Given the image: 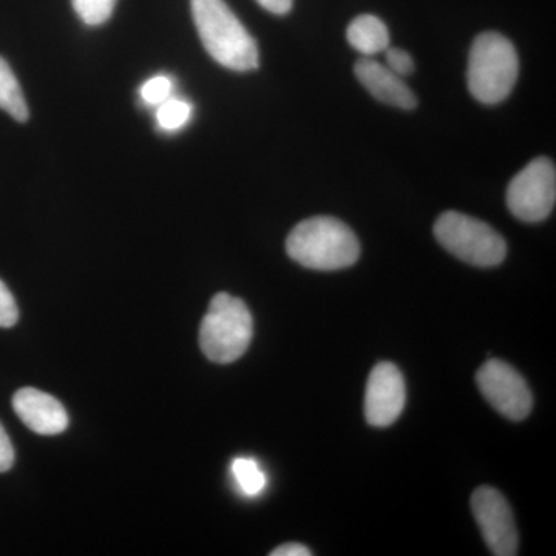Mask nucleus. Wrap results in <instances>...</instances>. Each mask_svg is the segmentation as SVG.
Instances as JSON below:
<instances>
[{
  "mask_svg": "<svg viewBox=\"0 0 556 556\" xmlns=\"http://www.w3.org/2000/svg\"><path fill=\"white\" fill-rule=\"evenodd\" d=\"M477 382L482 396L500 415L522 420L533 408V396L525 378L506 362L492 358L479 368Z\"/></svg>",
  "mask_w": 556,
  "mask_h": 556,
  "instance_id": "0eeeda50",
  "label": "nucleus"
},
{
  "mask_svg": "<svg viewBox=\"0 0 556 556\" xmlns=\"http://www.w3.org/2000/svg\"><path fill=\"white\" fill-rule=\"evenodd\" d=\"M289 257L316 270L353 266L361 257V243L345 223L332 217H313L299 223L287 240Z\"/></svg>",
  "mask_w": 556,
  "mask_h": 556,
  "instance_id": "f03ea898",
  "label": "nucleus"
},
{
  "mask_svg": "<svg viewBox=\"0 0 556 556\" xmlns=\"http://www.w3.org/2000/svg\"><path fill=\"white\" fill-rule=\"evenodd\" d=\"M192 116V105L189 102L177 100V98H169L161 102L156 119H159L160 127L164 130H178L189 123Z\"/></svg>",
  "mask_w": 556,
  "mask_h": 556,
  "instance_id": "2eb2a0df",
  "label": "nucleus"
},
{
  "mask_svg": "<svg viewBox=\"0 0 556 556\" xmlns=\"http://www.w3.org/2000/svg\"><path fill=\"white\" fill-rule=\"evenodd\" d=\"M555 201L556 170L548 159L530 161L508 185V211L521 222H543L554 211Z\"/></svg>",
  "mask_w": 556,
  "mask_h": 556,
  "instance_id": "423d86ee",
  "label": "nucleus"
},
{
  "mask_svg": "<svg viewBox=\"0 0 556 556\" xmlns=\"http://www.w3.org/2000/svg\"><path fill=\"white\" fill-rule=\"evenodd\" d=\"M13 408L25 427L42 437H54L67 430L68 415L64 405L36 388H21L13 396Z\"/></svg>",
  "mask_w": 556,
  "mask_h": 556,
  "instance_id": "9d476101",
  "label": "nucleus"
},
{
  "mask_svg": "<svg viewBox=\"0 0 556 556\" xmlns=\"http://www.w3.org/2000/svg\"><path fill=\"white\" fill-rule=\"evenodd\" d=\"M20 320V309L9 287L0 280V328H11Z\"/></svg>",
  "mask_w": 556,
  "mask_h": 556,
  "instance_id": "a211bd4d",
  "label": "nucleus"
},
{
  "mask_svg": "<svg viewBox=\"0 0 556 556\" xmlns=\"http://www.w3.org/2000/svg\"><path fill=\"white\" fill-rule=\"evenodd\" d=\"M387 64L391 72L397 76H408L415 72V61L407 51L401 49H387Z\"/></svg>",
  "mask_w": 556,
  "mask_h": 556,
  "instance_id": "6ab92c4d",
  "label": "nucleus"
},
{
  "mask_svg": "<svg viewBox=\"0 0 556 556\" xmlns=\"http://www.w3.org/2000/svg\"><path fill=\"white\" fill-rule=\"evenodd\" d=\"M0 109L5 110L11 118L20 123H25L30 116L20 83L13 70L2 58H0Z\"/></svg>",
  "mask_w": 556,
  "mask_h": 556,
  "instance_id": "ddd939ff",
  "label": "nucleus"
},
{
  "mask_svg": "<svg viewBox=\"0 0 556 556\" xmlns=\"http://www.w3.org/2000/svg\"><path fill=\"white\" fill-rule=\"evenodd\" d=\"M254 336V320L247 303L219 292L200 327V348L214 364L228 365L247 353Z\"/></svg>",
  "mask_w": 556,
  "mask_h": 556,
  "instance_id": "20e7f679",
  "label": "nucleus"
},
{
  "mask_svg": "<svg viewBox=\"0 0 556 556\" xmlns=\"http://www.w3.org/2000/svg\"><path fill=\"white\" fill-rule=\"evenodd\" d=\"M518 73L517 50L506 36L486 31L475 39L467 70L468 89L475 100L489 105L507 100Z\"/></svg>",
  "mask_w": 556,
  "mask_h": 556,
  "instance_id": "7ed1b4c3",
  "label": "nucleus"
},
{
  "mask_svg": "<svg viewBox=\"0 0 556 556\" xmlns=\"http://www.w3.org/2000/svg\"><path fill=\"white\" fill-rule=\"evenodd\" d=\"M270 556H309L311 551L308 547L303 546L299 543H288L283 546L274 548L269 554Z\"/></svg>",
  "mask_w": 556,
  "mask_h": 556,
  "instance_id": "412c9836",
  "label": "nucleus"
},
{
  "mask_svg": "<svg viewBox=\"0 0 556 556\" xmlns=\"http://www.w3.org/2000/svg\"><path fill=\"white\" fill-rule=\"evenodd\" d=\"M192 16L204 49L219 65L233 72L258 67L257 43L225 0H192Z\"/></svg>",
  "mask_w": 556,
  "mask_h": 556,
  "instance_id": "f257e3e1",
  "label": "nucleus"
},
{
  "mask_svg": "<svg viewBox=\"0 0 556 556\" xmlns=\"http://www.w3.org/2000/svg\"><path fill=\"white\" fill-rule=\"evenodd\" d=\"M471 511L489 551L496 556L518 554V532L506 497L489 485L479 486L471 495Z\"/></svg>",
  "mask_w": 556,
  "mask_h": 556,
  "instance_id": "6e6552de",
  "label": "nucleus"
},
{
  "mask_svg": "<svg viewBox=\"0 0 556 556\" xmlns=\"http://www.w3.org/2000/svg\"><path fill=\"white\" fill-rule=\"evenodd\" d=\"M72 3L84 24L97 27L110 20L115 10L116 0H72Z\"/></svg>",
  "mask_w": 556,
  "mask_h": 556,
  "instance_id": "dca6fc26",
  "label": "nucleus"
},
{
  "mask_svg": "<svg viewBox=\"0 0 556 556\" xmlns=\"http://www.w3.org/2000/svg\"><path fill=\"white\" fill-rule=\"evenodd\" d=\"M434 237L450 254L479 268L501 265L507 255L506 240L492 226L460 212L442 214L434 223Z\"/></svg>",
  "mask_w": 556,
  "mask_h": 556,
  "instance_id": "39448f33",
  "label": "nucleus"
},
{
  "mask_svg": "<svg viewBox=\"0 0 556 556\" xmlns=\"http://www.w3.org/2000/svg\"><path fill=\"white\" fill-rule=\"evenodd\" d=\"M170 93L172 80L163 75L149 79L141 87L142 101L148 102L150 105L161 104V102L169 100Z\"/></svg>",
  "mask_w": 556,
  "mask_h": 556,
  "instance_id": "f3484780",
  "label": "nucleus"
},
{
  "mask_svg": "<svg viewBox=\"0 0 556 556\" xmlns=\"http://www.w3.org/2000/svg\"><path fill=\"white\" fill-rule=\"evenodd\" d=\"M405 380L401 369L390 362L372 368L365 393V417L371 427H390L405 407Z\"/></svg>",
  "mask_w": 556,
  "mask_h": 556,
  "instance_id": "1a4fd4ad",
  "label": "nucleus"
},
{
  "mask_svg": "<svg viewBox=\"0 0 556 556\" xmlns=\"http://www.w3.org/2000/svg\"><path fill=\"white\" fill-rule=\"evenodd\" d=\"M232 477L236 479L237 485L247 496H257L265 490L266 475L263 473L257 460L251 457H237L232 460Z\"/></svg>",
  "mask_w": 556,
  "mask_h": 556,
  "instance_id": "4468645a",
  "label": "nucleus"
},
{
  "mask_svg": "<svg viewBox=\"0 0 556 556\" xmlns=\"http://www.w3.org/2000/svg\"><path fill=\"white\" fill-rule=\"evenodd\" d=\"M354 73L362 86L380 102L393 108L412 110L417 105L416 97L407 84L378 61L362 58L354 65Z\"/></svg>",
  "mask_w": 556,
  "mask_h": 556,
  "instance_id": "9b49d317",
  "label": "nucleus"
},
{
  "mask_svg": "<svg viewBox=\"0 0 556 556\" xmlns=\"http://www.w3.org/2000/svg\"><path fill=\"white\" fill-rule=\"evenodd\" d=\"M263 9L274 14H287L292 9V0H257Z\"/></svg>",
  "mask_w": 556,
  "mask_h": 556,
  "instance_id": "4be33fe9",
  "label": "nucleus"
},
{
  "mask_svg": "<svg viewBox=\"0 0 556 556\" xmlns=\"http://www.w3.org/2000/svg\"><path fill=\"white\" fill-rule=\"evenodd\" d=\"M14 464V448L11 444L9 433L0 424V473L9 471Z\"/></svg>",
  "mask_w": 556,
  "mask_h": 556,
  "instance_id": "aec40b11",
  "label": "nucleus"
},
{
  "mask_svg": "<svg viewBox=\"0 0 556 556\" xmlns=\"http://www.w3.org/2000/svg\"><path fill=\"white\" fill-rule=\"evenodd\" d=\"M348 42L365 56L386 51L390 46V33L387 25L372 14H362L351 22L346 31Z\"/></svg>",
  "mask_w": 556,
  "mask_h": 556,
  "instance_id": "f8f14e48",
  "label": "nucleus"
}]
</instances>
